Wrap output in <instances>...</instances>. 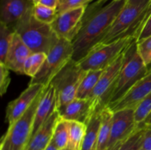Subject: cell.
Wrapping results in <instances>:
<instances>
[{"mask_svg":"<svg viewBox=\"0 0 151 150\" xmlns=\"http://www.w3.org/2000/svg\"><path fill=\"white\" fill-rule=\"evenodd\" d=\"M98 0L87 6L81 21V29L75 37L72 59L79 62L103 38L111 24L127 3V0Z\"/></svg>","mask_w":151,"mask_h":150,"instance_id":"obj_1","label":"cell"},{"mask_svg":"<svg viewBox=\"0 0 151 150\" xmlns=\"http://www.w3.org/2000/svg\"><path fill=\"white\" fill-rule=\"evenodd\" d=\"M150 15L151 1L147 4L139 5L126 3L103 38L93 49L127 37H135L138 39Z\"/></svg>","mask_w":151,"mask_h":150,"instance_id":"obj_2","label":"cell"},{"mask_svg":"<svg viewBox=\"0 0 151 150\" xmlns=\"http://www.w3.org/2000/svg\"><path fill=\"white\" fill-rule=\"evenodd\" d=\"M33 6L10 27L20 36L32 52L48 54L58 42L59 38L51 25L42 23L35 19Z\"/></svg>","mask_w":151,"mask_h":150,"instance_id":"obj_3","label":"cell"},{"mask_svg":"<svg viewBox=\"0 0 151 150\" xmlns=\"http://www.w3.org/2000/svg\"><path fill=\"white\" fill-rule=\"evenodd\" d=\"M147 74V66L137 50V41L129 46L124 53L123 63L107 106L120 99L139 79Z\"/></svg>","mask_w":151,"mask_h":150,"instance_id":"obj_4","label":"cell"},{"mask_svg":"<svg viewBox=\"0 0 151 150\" xmlns=\"http://www.w3.org/2000/svg\"><path fill=\"white\" fill-rule=\"evenodd\" d=\"M44 89L37 96L27 111L14 123L9 125L7 132L1 138L0 150H25L30 140L35 112Z\"/></svg>","mask_w":151,"mask_h":150,"instance_id":"obj_5","label":"cell"},{"mask_svg":"<svg viewBox=\"0 0 151 150\" xmlns=\"http://www.w3.org/2000/svg\"><path fill=\"white\" fill-rule=\"evenodd\" d=\"M86 71L81 67L78 62L71 59L52 79L50 85L55 91L57 108L76 99L78 88Z\"/></svg>","mask_w":151,"mask_h":150,"instance_id":"obj_6","label":"cell"},{"mask_svg":"<svg viewBox=\"0 0 151 150\" xmlns=\"http://www.w3.org/2000/svg\"><path fill=\"white\" fill-rule=\"evenodd\" d=\"M73 46L71 41L60 38L47 54V57L39 71L31 79L29 85L41 84L48 86L52 79L72 59Z\"/></svg>","mask_w":151,"mask_h":150,"instance_id":"obj_7","label":"cell"},{"mask_svg":"<svg viewBox=\"0 0 151 150\" xmlns=\"http://www.w3.org/2000/svg\"><path fill=\"white\" fill-rule=\"evenodd\" d=\"M135 37H127L111 44L91 49L84 58L80 60V66L83 70H103L110 66L134 42Z\"/></svg>","mask_w":151,"mask_h":150,"instance_id":"obj_8","label":"cell"},{"mask_svg":"<svg viewBox=\"0 0 151 150\" xmlns=\"http://www.w3.org/2000/svg\"><path fill=\"white\" fill-rule=\"evenodd\" d=\"M125 51L105 69L90 96L89 99L94 101L97 110H102L109 104L111 94L114 88L123 63Z\"/></svg>","mask_w":151,"mask_h":150,"instance_id":"obj_9","label":"cell"},{"mask_svg":"<svg viewBox=\"0 0 151 150\" xmlns=\"http://www.w3.org/2000/svg\"><path fill=\"white\" fill-rule=\"evenodd\" d=\"M87 6L77 7L58 14L51 26L58 38L72 42L81 29V21Z\"/></svg>","mask_w":151,"mask_h":150,"instance_id":"obj_10","label":"cell"},{"mask_svg":"<svg viewBox=\"0 0 151 150\" xmlns=\"http://www.w3.org/2000/svg\"><path fill=\"white\" fill-rule=\"evenodd\" d=\"M113 113L111 132L107 149L126 140L138 128L134 109H125Z\"/></svg>","mask_w":151,"mask_h":150,"instance_id":"obj_11","label":"cell"},{"mask_svg":"<svg viewBox=\"0 0 151 150\" xmlns=\"http://www.w3.org/2000/svg\"><path fill=\"white\" fill-rule=\"evenodd\" d=\"M151 92V73L138 81L122 98L107 106L112 112L125 109H135Z\"/></svg>","mask_w":151,"mask_h":150,"instance_id":"obj_12","label":"cell"},{"mask_svg":"<svg viewBox=\"0 0 151 150\" xmlns=\"http://www.w3.org/2000/svg\"><path fill=\"white\" fill-rule=\"evenodd\" d=\"M57 109L61 119L76 121L86 124L97 110L96 104L90 99L78 98Z\"/></svg>","mask_w":151,"mask_h":150,"instance_id":"obj_13","label":"cell"},{"mask_svg":"<svg viewBox=\"0 0 151 150\" xmlns=\"http://www.w3.org/2000/svg\"><path fill=\"white\" fill-rule=\"evenodd\" d=\"M45 87L41 84L29 85L17 99L9 103L6 109L5 116L9 125L14 123L27 111L37 96Z\"/></svg>","mask_w":151,"mask_h":150,"instance_id":"obj_14","label":"cell"},{"mask_svg":"<svg viewBox=\"0 0 151 150\" xmlns=\"http://www.w3.org/2000/svg\"><path fill=\"white\" fill-rule=\"evenodd\" d=\"M32 53L29 47L23 42L20 36L15 32L13 42L4 63L10 70L15 73L24 74V67L25 62Z\"/></svg>","mask_w":151,"mask_h":150,"instance_id":"obj_15","label":"cell"},{"mask_svg":"<svg viewBox=\"0 0 151 150\" xmlns=\"http://www.w3.org/2000/svg\"><path fill=\"white\" fill-rule=\"evenodd\" d=\"M56 109H57V101H56L55 91L51 85H49L44 89L42 96L37 107L31 138L35 135L38 129L48 120L49 118L55 111Z\"/></svg>","mask_w":151,"mask_h":150,"instance_id":"obj_16","label":"cell"},{"mask_svg":"<svg viewBox=\"0 0 151 150\" xmlns=\"http://www.w3.org/2000/svg\"><path fill=\"white\" fill-rule=\"evenodd\" d=\"M33 5V3H30L28 0H1L0 22L11 26L22 19Z\"/></svg>","mask_w":151,"mask_h":150,"instance_id":"obj_17","label":"cell"},{"mask_svg":"<svg viewBox=\"0 0 151 150\" xmlns=\"http://www.w3.org/2000/svg\"><path fill=\"white\" fill-rule=\"evenodd\" d=\"M60 119L58 109L52 114L48 120L38 129L29 140L25 150H44L50 144L54 134L55 127Z\"/></svg>","mask_w":151,"mask_h":150,"instance_id":"obj_18","label":"cell"},{"mask_svg":"<svg viewBox=\"0 0 151 150\" xmlns=\"http://www.w3.org/2000/svg\"><path fill=\"white\" fill-rule=\"evenodd\" d=\"M100 110H97L86 124V132L81 150H97L100 125Z\"/></svg>","mask_w":151,"mask_h":150,"instance_id":"obj_19","label":"cell"},{"mask_svg":"<svg viewBox=\"0 0 151 150\" xmlns=\"http://www.w3.org/2000/svg\"><path fill=\"white\" fill-rule=\"evenodd\" d=\"M114 113L108 107L100 112V125L98 133L97 150H107L111 132Z\"/></svg>","mask_w":151,"mask_h":150,"instance_id":"obj_20","label":"cell"},{"mask_svg":"<svg viewBox=\"0 0 151 150\" xmlns=\"http://www.w3.org/2000/svg\"><path fill=\"white\" fill-rule=\"evenodd\" d=\"M104 70L87 71L78 88L76 98L89 99Z\"/></svg>","mask_w":151,"mask_h":150,"instance_id":"obj_21","label":"cell"},{"mask_svg":"<svg viewBox=\"0 0 151 150\" xmlns=\"http://www.w3.org/2000/svg\"><path fill=\"white\" fill-rule=\"evenodd\" d=\"M86 132V124L76 121H69V138L67 148L72 150H81Z\"/></svg>","mask_w":151,"mask_h":150,"instance_id":"obj_22","label":"cell"},{"mask_svg":"<svg viewBox=\"0 0 151 150\" xmlns=\"http://www.w3.org/2000/svg\"><path fill=\"white\" fill-rule=\"evenodd\" d=\"M69 138V121L60 117L55 127L52 142L58 150L68 147Z\"/></svg>","mask_w":151,"mask_h":150,"instance_id":"obj_23","label":"cell"},{"mask_svg":"<svg viewBox=\"0 0 151 150\" xmlns=\"http://www.w3.org/2000/svg\"><path fill=\"white\" fill-rule=\"evenodd\" d=\"M145 128L138 126L137 130L126 140L107 150H138L142 146Z\"/></svg>","mask_w":151,"mask_h":150,"instance_id":"obj_24","label":"cell"},{"mask_svg":"<svg viewBox=\"0 0 151 150\" xmlns=\"http://www.w3.org/2000/svg\"><path fill=\"white\" fill-rule=\"evenodd\" d=\"M15 32L10 26L0 22V63H4Z\"/></svg>","mask_w":151,"mask_h":150,"instance_id":"obj_25","label":"cell"},{"mask_svg":"<svg viewBox=\"0 0 151 150\" xmlns=\"http://www.w3.org/2000/svg\"><path fill=\"white\" fill-rule=\"evenodd\" d=\"M47 57V54L44 52L32 53L26 60L24 67V74L34 77L38 74Z\"/></svg>","mask_w":151,"mask_h":150,"instance_id":"obj_26","label":"cell"},{"mask_svg":"<svg viewBox=\"0 0 151 150\" xmlns=\"http://www.w3.org/2000/svg\"><path fill=\"white\" fill-rule=\"evenodd\" d=\"M33 15L35 19L42 23L51 24L58 16L56 9L37 4L33 6Z\"/></svg>","mask_w":151,"mask_h":150,"instance_id":"obj_27","label":"cell"},{"mask_svg":"<svg viewBox=\"0 0 151 150\" xmlns=\"http://www.w3.org/2000/svg\"><path fill=\"white\" fill-rule=\"evenodd\" d=\"M135 121L137 125L146 119L151 111V92L134 109Z\"/></svg>","mask_w":151,"mask_h":150,"instance_id":"obj_28","label":"cell"},{"mask_svg":"<svg viewBox=\"0 0 151 150\" xmlns=\"http://www.w3.org/2000/svg\"><path fill=\"white\" fill-rule=\"evenodd\" d=\"M137 50L146 66L151 63V36L137 42Z\"/></svg>","mask_w":151,"mask_h":150,"instance_id":"obj_29","label":"cell"},{"mask_svg":"<svg viewBox=\"0 0 151 150\" xmlns=\"http://www.w3.org/2000/svg\"><path fill=\"white\" fill-rule=\"evenodd\" d=\"M91 0H59L56 10L58 14L82 6H88Z\"/></svg>","mask_w":151,"mask_h":150,"instance_id":"obj_30","label":"cell"},{"mask_svg":"<svg viewBox=\"0 0 151 150\" xmlns=\"http://www.w3.org/2000/svg\"><path fill=\"white\" fill-rule=\"evenodd\" d=\"M10 69L4 65V63H0V94L3 96L7 91L9 85L10 83Z\"/></svg>","mask_w":151,"mask_h":150,"instance_id":"obj_31","label":"cell"},{"mask_svg":"<svg viewBox=\"0 0 151 150\" xmlns=\"http://www.w3.org/2000/svg\"><path fill=\"white\" fill-rule=\"evenodd\" d=\"M144 128L145 133L142 148L145 150H151V125H148Z\"/></svg>","mask_w":151,"mask_h":150,"instance_id":"obj_32","label":"cell"},{"mask_svg":"<svg viewBox=\"0 0 151 150\" xmlns=\"http://www.w3.org/2000/svg\"><path fill=\"white\" fill-rule=\"evenodd\" d=\"M150 36H151V15L147 19L145 24L144 27H143L142 30L141 32V34H140L138 39H137V42H139V41H142V40L145 39V38H148Z\"/></svg>","mask_w":151,"mask_h":150,"instance_id":"obj_33","label":"cell"},{"mask_svg":"<svg viewBox=\"0 0 151 150\" xmlns=\"http://www.w3.org/2000/svg\"><path fill=\"white\" fill-rule=\"evenodd\" d=\"M58 1L59 0H41L38 4H43V5L51 7V8L57 9Z\"/></svg>","mask_w":151,"mask_h":150,"instance_id":"obj_34","label":"cell"},{"mask_svg":"<svg viewBox=\"0 0 151 150\" xmlns=\"http://www.w3.org/2000/svg\"><path fill=\"white\" fill-rule=\"evenodd\" d=\"M151 1V0H127V3L134 5L139 4H147Z\"/></svg>","mask_w":151,"mask_h":150,"instance_id":"obj_35","label":"cell"},{"mask_svg":"<svg viewBox=\"0 0 151 150\" xmlns=\"http://www.w3.org/2000/svg\"><path fill=\"white\" fill-rule=\"evenodd\" d=\"M148 125H151V111L148 114V116L146 117V119L141 124H138V126H139L140 128H144Z\"/></svg>","mask_w":151,"mask_h":150,"instance_id":"obj_36","label":"cell"},{"mask_svg":"<svg viewBox=\"0 0 151 150\" xmlns=\"http://www.w3.org/2000/svg\"><path fill=\"white\" fill-rule=\"evenodd\" d=\"M44 150H58V149L57 147H56L53 144V143L51 141L50 144L47 146V147Z\"/></svg>","mask_w":151,"mask_h":150,"instance_id":"obj_37","label":"cell"},{"mask_svg":"<svg viewBox=\"0 0 151 150\" xmlns=\"http://www.w3.org/2000/svg\"><path fill=\"white\" fill-rule=\"evenodd\" d=\"M147 72H148V73H151V63L147 66Z\"/></svg>","mask_w":151,"mask_h":150,"instance_id":"obj_38","label":"cell"},{"mask_svg":"<svg viewBox=\"0 0 151 150\" xmlns=\"http://www.w3.org/2000/svg\"><path fill=\"white\" fill-rule=\"evenodd\" d=\"M31 1H32V2L33 3V4H37L40 2L41 0H31Z\"/></svg>","mask_w":151,"mask_h":150,"instance_id":"obj_39","label":"cell"},{"mask_svg":"<svg viewBox=\"0 0 151 150\" xmlns=\"http://www.w3.org/2000/svg\"><path fill=\"white\" fill-rule=\"evenodd\" d=\"M61 150H72V149H69V148H66V149H61Z\"/></svg>","mask_w":151,"mask_h":150,"instance_id":"obj_40","label":"cell"},{"mask_svg":"<svg viewBox=\"0 0 151 150\" xmlns=\"http://www.w3.org/2000/svg\"><path fill=\"white\" fill-rule=\"evenodd\" d=\"M138 150H145V149H142V148H140L139 149H138Z\"/></svg>","mask_w":151,"mask_h":150,"instance_id":"obj_41","label":"cell"}]
</instances>
